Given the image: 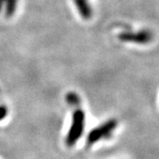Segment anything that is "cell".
Here are the masks:
<instances>
[{
    "label": "cell",
    "instance_id": "6da1fadb",
    "mask_svg": "<svg viewBox=\"0 0 159 159\" xmlns=\"http://www.w3.org/2000/svg\"><path fill=\"white\" fill-rule=\"evenodd\" d=\"M85 127V114L82 108H77L72 114V122L68 130L65 143L68 147H73L82 137Z\"/></svg>",
    "mask_w": 159,
    "mask_h": 159
},
{
    "label": "cell",
    "instance_id": "7a4b0ae2",
    "mask_svg": "<svg viewBox=\"0 0 159 159\" xmlns=\"http://www.w3.org/2000/svg\"><path fill=\"white\" fill-rule=\"evenodd\" d=\"M117 127H118V121L116 119L114 118L108 119L107 121L100 125L97 128L93 129L89 132L87 136V145L91 146L102 139L110 137L111 134L116 129Z\"/></svg>",
    "mask_w": 159,
    "mask_h": 159
},
{
    "label": "cell",
    "instance_id": "3957f363",
    "mask_svg": "<svg viewBox=\"0 0 159 159\" xmlns=\"http://www.w3.org/2000/svg\"><path fill=\"white\" fill-rule=\"evenodd\" d=\"M118 39L123 42H132L136 44H148L153 39V34L149 30L125 31L118 35Z\"/></svg>",
    "mask_w": 159,
    "mask_h": 159
},
{
    "label": "cell",
    "instance_id": "277c9868",
    "mask_svg": "<svg viewBox=\"0 0 159 159\" xmlns=\"http://www.w3.org/2000/svg\"><path fill=\"white\" fill-rule=\"evenodd\" d=\"M75 6L79 12V15L84 19H90L93 15L92 7L89 3V0H74Z\"/></svg>",
    "mask_w": 159,
    "mask_h": 159
},
{
    "label": "cell",
    "instance_id": "5b68a950",
    "mask_svg": "<svg viewBox=\"0 0 159 159\" xmlns=\"http://www.w3.org/2000/svg\"><path fill=\"white\" fill-rule=\"evenodd\" d=\"M17 2L18 0H5L3 10L6 17H12L14 16L17 8Z\"/></svg>",
    "mask_w": 159,
    "mask_h": 159
},
{
    "label": "cell",
    "instance_id": "8992f818",
    "mask_svg": "<svg viewBox=\"0 0 159 159\" xmlns=\"http://www.w3.org/2000/svg\"><path fill=\"white\" fill-rule=\"evenodd\" d=\"M66 100H67V103L69 105H71V106H78L80 104V102H81L80 97L76 93H73V92L67 94Z\"/></svg>",
    "mask_w": 159,
    "mask_h": 159
},
{
    "label": "cell",
    "instance_id": "52a82bcc",
    "mask_svg": "<svg viewBox=\"0 0 159 159\" xmlns=\"http://www.w3.org/2000/svg\"><path fill=\"white\" fill-rule=\"evenodd\" d=\"M8 114V109L5 106H0V121L3 120Z\"/></svg>",
    "mask_w": 159,
    "mask_h": 159
},
{
    "label": "cell",
    "instance_id": "ba28073f",
    "mask_svg": "<svg viewBox=\"0 0 159 159\" xmlns=\"http://www.w3.org/2000/svg\"><path fill=\"white\" fill-rule=\"evenodd\" d=\"M4 4H5V0H0V12H1V11L3 10Z\"/></svg>",
    "mask_w": 159,
    "mask_h": 159
}]
</instances>
